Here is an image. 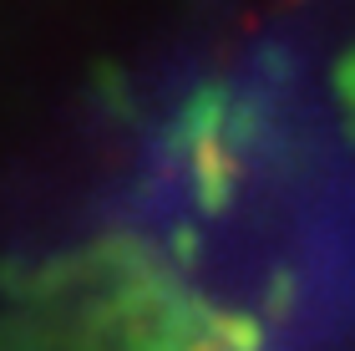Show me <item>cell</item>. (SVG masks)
<instances>
[{"label":"cell","instance_id":"cell-1","mask_svg":"<svg viewBox=\"0 0 355 351\" xmlns=\"http://www.w3.org/2000/svg\"><path fill=\"white\" fill-rule=\"evenodd\" d=\"M0 351H254V331L142 239H92L0 300Z\"/></svg>","mask_w":355,"mask_h":351}]
</instances>
